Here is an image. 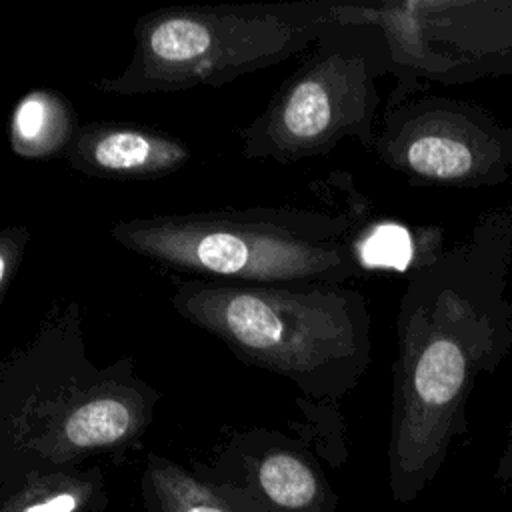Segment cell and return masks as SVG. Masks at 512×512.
I'll use <instances>...</instances> for the list:
<instances>
[{
  "label": "cell",
  "mask_w": 512,
  "mask_h": 512,
  "mask_svg": "<svg viewBox=\"0 0 512 512\" xmlns=\"http://www.w3.org/2000/svg\"><path fill=\"white\" fill-rule=\"evenodd\" d=\"M512 200L484 212L468 236L414 264L396 316L388 488L410 504L468 430L478 378L512 354Z\"/></svg>",
  "instance_id": "cell-1"
},
{
  "label": "cell",
  "mask_w": 512,
  "mask_h": 512,
  "mask_svg": "<svg viewBox=\"0 0 512 512\" xmlns=\"http://www.w3.org/2000/svg\"><path fill=\"white\" fill-rule=\"evenodd\" d=\"M158 400L130 356L92 362L74 300L54 306L32 340L0 360V484L136 446Z\"/></svg>",
  "instance_id": "cell-2"
},
{
  "label": "cell",
  "mask_w": 512,
  "mask_h": 512,
  "mask_svg": "<svg viewBox=\"0 0 512 512\" xmlns=\"http://www.w3.org/2000/svg\"><path fill=\"white\" fill-rule=\"evenodd\" d=\"M170 304L244 364L284 376L320 404L342 400L372 364L370 308L346 284L190 278Z\"/></svg>",
  "instance_id": "cell-3"
},
{
  "label": "cell",
  "mask_w": 512,
  "mask_h": 512,
  "mask_svg": "<svg viewBox=\"0 0 512 512\" xmlns=\"http://www.w3.org/2000/svg\"><path fill=\"white\" fill-rule=\"evenodd\" d=\"M358 222L354 212L252 206L124 218L110 236L134 254L208 280L346 284L366 274Z\"/></svg>",
  "instance_id": "cell-4"
},
{
  "label": "cell",
  "mask_w": 512,
  "mask_h": 512,
  "mask_svg": "<svg viewBox=\"0 0 512 512\" xmlns=\"http://www.w3.org/2000/svg\"><path fill=\"white\" fill-rule=\"evenodd\" d=\"M326 22L328 2L152 10L134 26V50L124 70L96 82V90L142 96L222 86L308 48Z\"/></svg>",
  "instance_id": "cell-5"
},
{
  "label": "cell",
  "mask_w": 512,
  "mask_h": 512,
  "mask_svg": "<svg viewBox=\"0 0 512 512\" xmlns=\"http://www.w3.org/2000/svg\"><path fill=\"white\" fill-rule=\"evenodd\" d=\"M306 62L240 130L248 160L298 162L328 154L344 138L372 148L378 130V80L392 74V50L370 22L332 20Z\"/></svg>",
  "instance_id": "cell-6"
},
{
  "label": "cell",
  "mask_w": 512,
  "mask_h": 512,
  "mask_svg": "<svg viewBox=\"0 0 512 512\" xmlns=\"http://www.w3.org/2000/svg\"><path fill=\"white\" fill-rule=\"evenodd\" d=\"M334 20L376 24L392 50L396 106L428 82L458 84L484 76H512V2L334 4Z\"/></svg>",
  "instance_id": "cell-7"
},
{
  "label": "cell",
  "mask_w": 512,
  "mask_h": 512,
  "mask_svg": "<svg viewBox=\"0 0 512 512\" xmlns=\"http://www.w3.org/2000/svg\"><path fill=\"white\" fill-rule=\"evenodd\" d=\"M370 152L410 184L492 188L512 182V124L450 96L386 106Z\"/></svg>",
  "instance_id": "cell-8"
},
{
  "label": "cell",
  "mask_w": 512,
  "mask_h": 512,
  "mask_svg": "<svg viewBox=\"0 0 512 512\" xmlns=\"http://www.w3.org/2000/svg\"><path fill=\"white\" fill-rule=\"evenodd\" d=\"M192 472L240 512H338V494L312 450L278 430L236 432Z\"/></svg>",
  "instance_id": "cell-9"
},
{
  "label": "cell",
  "mask_w": 512,
  "mask_h": 512,
  "mask_svg": "<svg viewBox=\"0 0 512 512\" xmlns=\"http://www.w3.org/2000/svg\"><path fill=\"white\" fill-rule=\"evenodd\" d=\"M64 160L76 172L114 180L162 178L190 160L180 138L128 122H92L80 126Z\"/></svg>",
  "instance_id": "cell-10"
},
{
  "label": "cell",
  "mask_w": 512,
  "mask_h": 512,
  "mask_svg": "<svg viewBox=\"0 0 512 512\" xmlns=\"http://www.w3.org/2000/svg\"><path fill=\"white\" fill-rule=\"evenodd\" d=\"M108 504L96 464L30 470L0 484V512H104Z\"/></svg>",
  "instance_id": "cell-11"
},
{
  "label": "cell",
  "mask_w": 512,
  "mask_h": 512,
  "mask_svg": "<svg viewBox=\"0 0 512 512\" xmlns=\"http://www.w3.org/2000/svg\"><path fill=\"white\" fill-rule=\"evenodd\" d=\"M80 126L78 114L64 94L36 88L26 92L12 110L10 148L26 160H64Z\"/></svg>",
  "instance_id": "cell-12"
},
{
  "label": "cell",
  "mask_w": 512,
  "mask_h": 512,
  "mask_svg": "<svg viewBox=\"0 0 512 512\" xmlns=\"http://www.w3.org/2000/svg\"><path fill=\"white\" fill-rule=\"evenodd\" d=\"M140 498L144 512H240L212 484L160 454L146 456Z\"/></svg>",
  "instance_id": "cell-13"
},
{
  "label": "cell",
  "mask_w": 512,
  "mask_h": 512,
  "mask_svg": "<svg viewBox=\"0 0 512 512\" xmlns=\"http://www.w3.org/2000/svg\"><path fill=\"white\" fill-rule=\"evenodd\" d=\"M28 244L30 230L26 224H10L0 228V302L26 258Z\"/></svg>",
  "instance_id": "cell-14"
},
{
  "label": "cell",
  "mask_w": 512,
  "mask_h": 512,
  "mask_svg": "<svg viewBox=\"0 0 512 512\" xmlns=\"http://www.w3.org/2000/svg\"><path fill=\"white\" fill-rule=\"evenodd\" d=\"M494 480L498 482H512V436L504 444L500 458L494 468Z\"/></svg>",
  "instance_id": "cell-15"
}]
</instances>
